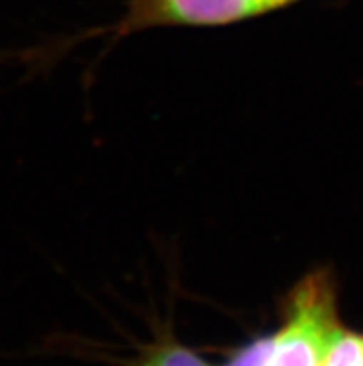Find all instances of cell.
<instances>
[{"label":"cell","instance_id":"obj_4","mask_svg":"<svg viewBox=\"0 0 363 366\" xmlns=\"http://www.w3.org/2000/svg\"><path fill=\"white\" fill-rule=\"evenodd\" d=\"M138 366H210L203 357L173 339H165L152 346Z\"/></svg>","mask_w":363,"mask_h":366},{"label":"cell","instance_id":"obj_6","mask_svg":"<svg viewBox=\"0 0 363 366\" xmlns=\"http://www.w3.org/2000/svg\"><path fill=\"white\" fill-rule=\"evenodd\" d=\"M267 4L271 6V9H278V8H284L287 4H293L297 0H265Z\"/></svg>","mask_w":363,"mask_h":366},{"label":"cell","instance_id":"obj_1","mask_svg":"<svg viewBox=\"0 0 363 366\" xmlns=\"http://www.w3.org/2000/svg\"><path fill=\"white\" fill-rule=\"evenodd\" d=\"M267 366H322L339 327L336 279L328 268L304 275L285 296Z\"/></svg>","mask_w":363,"mask_h":366},{"label":"cell","instance_id":"obj_3","mask_svg":"<svg viewBox=\"0 0 363 366\" xmlns=\"http://www.w3.org/2000/svg\"><path fill=\"white\" fill-rule=\"evenodd\" d=\"M322 366H363V333L337 327Z\"/></svg>","mask_w":363,"mask_h":366},{"label":"cell","instance_id":"obj_2","mask_svg":"<svg viewBox=\"0 0 363 366\" xmlns=\"http://www.w3.org/2000/svg\"><path fill=\"white\" fill-rule=\"evenodd\" d=\"M272 11L265 0H126L108 34L121 39L158 26H223Z\"/></svg>","mask_w":363,"mask_h":366},{"label":"cell","instance_id":"obj_5","mask_svg":"<svg viewBox=\"0 0 363 366\" xmlns=\"http://www.w3.org/2000/svg\"><path fill=\"white\" fill-rule=\"evenodd\" d=\"M271 350L272 335H269V337H260V339L252 340L248 346L241 348L226 366H267Z\"/></svg>","mask_w":363,"mask_h":366}]
</instances>
